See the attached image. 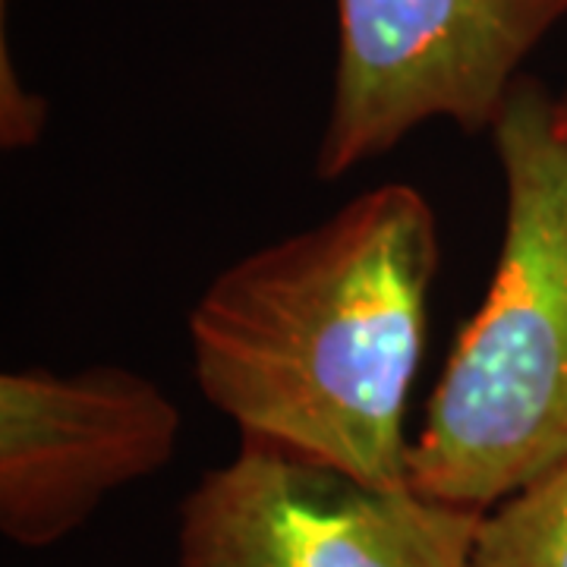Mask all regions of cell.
Returning <instances> with one entry per match:
<instances>
[{"label": "cell", "mask_w": 567, "mask_h": 567, "mask_svg": "<svg viewBox=\"0 0 567 567\" xmlns=\"http://www.w3.org/2000/svg\"><path fill=\"white\" fill-rule=\"evenodd\" d=\"M439 218L410 183L224 268L189 312L193 372L240 445L410 486L404 413L420 372Z\"/></svg>", "instance_id": "6da1fadb"}, {"label": "cell", "mask_w": 567, "mask_h": 567, "mask_svg": "<svg viewBox=\"0 0 567 567\" xmlns=\"http://www.w3.org/2000/svg\"><path fill=\"white\" fill-rule=\"evenodd\" d=\"M488 133L505 237L406 461L420 495L480 514L567 461V142L555 99L520 76Z\"/></svg>", "instance_id": "7a4b0ae2"}, {"label": "cell", "mask_w": 567, "mask_h": 567, "mask_svg": "<svg viewBox=\"0 0 567 567\" xmlns=\"http://www.w3.org/2000/svg\"><path fill=\"white\" fill-rule=\"evenodd\" d=\"M567 0H338L334 95L316 177L382 158L429 121L492 130Z\"/></svg>", "instance_id": "3957f363"}, {"label": "cell", "mask_w": 567, "mask_h": 567, "mask_svg": "<svg viewBox=\"0 0 567 567\" xmlns=\"http://www.w3.org/2000/svg\"><path fill=\"white\" fill-rule=\"evenodd\" d=\"M483 514L240 445L181 507L177 567H470Z\"/></svg>", "instance_id": "277c9868"}, {"label": "cell", "mask_w": 567, "mask_h": 567, "mask_svg": "<svg viewBox=\"0 0 567 567\" xmlns=\"http://www.w3.org/2000/svg\"><path fill=\"white\" fill-rule=\"evenodd\" d=\"M181 410L123 365L0 375V529L44 548L80 529L117 488L162 470Z\"/></svg>", "instance_id": "5b68a950"}, {"label": "cell", "mask_w": 567, "mask_h": 567, "mask_svg": "<svg viewBox=\"0 0 567 567\" xmlns=\"http://www.w3.org/2000/svg\"><path fill=\"white\" fill-rule=\"evenodd\" d=\"M470 567H567V461L483 514Z\"/></svg>", "instance_id": "8992f818"}, {"label": "cell", "mask_w": 567, "mask_h": 567, "mask_svg": "<svg viewBox=\"0 0 567 567\" xmlns=\"http://www.w3.org/2000/svg\"><path fill=\"white\" fill-rule=\"evenodd\" d=\"M555 133L567 142V89L561 99H555Z\"/></svg>", "instance_id": "52a82bcc"}]
</instances>
